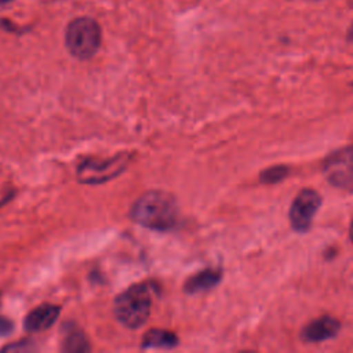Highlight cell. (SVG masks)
Returning <instances> with one entry per match:
<instances>
[{"label":"cell","mask_w":353,"mask_h":353,"mask_svg":"<svg viewBox=\"0 0 353 353\" xmlns=\"http://www.w3.org/2000/svg\"><path fill=\"white\" fill-rule=\"evenodd\" d=\"M131 218L148 229L170 230L178 222V205L171 194L150 190L134 203Z\"/></svg>","instance_id":"6da1fadb"},{"label":"cell","mask_w":353,"mask_h":353,"mask_svg":"<svg viewBox=\"0 0 353 353\" xmlns=\"http://www.w3.org/2000/svg\"><path fill=\"white\" fill-rule=\"evenodd\" d=\"M152 295L148 284H135L114 299V316L128 328H139L150 314Z\"/></svg>","instance_id":"7a4b0ae2"},{"label":"cell","mask_w":353,"mask_h":353,"mask_svg":"<svg viewBox=\"0 0 353 353\" xmlns=\"http://www.w3.org/2000/svg\"><path fill=\"white\" fill-rule=\"evenodd\" d=\"M65 44L69 52L79 59L91 58L101 46V28L88 17L73 19L65 33Z\"/></svg>","instance_id":"3957f363"},{"label":"cell","mask_w":353,"mask_h":353,"mask_svg":"<svg viewBox=\"0 0 353 353\" xmlns=\"http://www.w3.org/2000/svg\"><path fill=\"white\" fill-rule=\"evenodd\" d=\"M130 160V156L125 153H120L113 159L98 160V159H87L77 167V178L83 183L97 185L103 183L124 171Z\"/></svg>","instance_id":"277c9868"},{"label":"cell","mask_w":353,"mask_h":353,"mask_svg":"<svg viewBox=\"0 0 353 353\" xmlns=\"http://www.w3.org/2000/svg\"><path fill=\"white\" fill-rule=\"evenodd\" d=\"M323 172L335 188L353 192V146L331 153L324 161Z\"/></svg>","instance_id":"5b68a950"},{"label":"cell","mask_w":353,"mask_h":353,"mask_svg":"<svg viewBox=\"0 0 353 353\" xmlns=\"http://www.w3.org/2000/svg\"><path fill=\"white\" fill-rule=\"evenodd\" d=\"M321 205V196L313 189H303L294 199L290 208V222L296 232H306Z\"/></svg>","instance_id":"8992f818"},{"label":"cell","mask_w":353,"mask_h":353,"mask_svg":"<svg viewBox=\"0 0 353 353\" xmlns=\"http://www.w3.org/2000/svg\"><path fill=\"white\" fill-rule=\"evenodd\" d=\"M341 328L338 319L332 316H321L310 321L302 331V338L307 342H321L334 338Z\"/></svg>","instance_id":"52a82bcc"},{"label":"cell","mask_w":353,"mask_h":353,"mask_svg":"<svg viewBox=\"0 0 353 353\" xmlns=\"http://www.w3.org/2000/svg\"><path fill=\"white\" fill-rule=\"evenodd\" d=\"M61 307L52 303H43L34 307L25 319V328L28 331L39 332L50 328L58 319Z\"/></svg>","instance_id":"ba28073f"},{"label":"cell","mask_w":353,"mask_h":353,"mask_svg":"<svg viewBox=\"0 0 353 353\" xmlns=\"http://www.w3.org/2000/svg\"><path fill=\"white\" fill-rule=\"evenodd\" d=\"M221 280V273L216 270H203L192 277H189L185 283V290L188 292H199L208 288L215 287Z\"/></svg>","instance_id":"9c48e42d"},{"label":"cell","mask_w":353,"mask_h":353,"mask_svg":"<svg viewBox=\"0 0 353 353\" xmlns=\"http://www.w3.org/2000/svg\"><path fill=\"white\" fill-rule=\"evenodd\" d=\"M62 338V349L66 352H87L90 349L87 338L77 327H65Z\"/></svg>","instance_id":"30bf717a"},{"label":"cell","mask_w":353,"mask_h":353,"mask_svg":"<svg viewBox=\"0 0 353 353\" xmlns=\"http://www.w3.org/2000/svg\"><path fill=\"white\" fill-rule=\"evenodd\" d=\"M176 343V336L165 330H150L142 341V346L145 347H172Z\"/></svg>","instance_id":"8fae6325"},{"label":"cell","mask_w":353,"mask_h":353,"mask_svg":"<svg viewBox=\"0 0 353 353\" xmlns=\"http://www.w3.org/2000/svg\"><path fill=\"white\" fill-rule=\"evenodd\" d=\"M287 172H288V168H285V167H272V168H268L266 171H263L262 172V175H261V179L263 181V182H277V181H280V179H283L285 175H287Z\"/></svg>","instance_id":"7c38bea8"},{"label":"cell","mask_w":353,"mask_h":353,"mask_svg":"<svg viewBox=\"0 0 353 353\" xmlns=\"http://www.w3.org/2000/svg\"><path fill=\"white\" fill-rule=\"evenodd\" d=\"M349 234H350V240H352V243H353V221H352V223H350V232H349Z\"/></svg>","instance_id":"4fadbf2b"},{"label":"cell","mask_w":353,"mask_h":353,"mask_svg":"<svg viewBox=\"0 0 353 353\" xmlns=\"http://www.w3.org/2000/svg\"><path fill=\"white\" fill-rule=\"evenodd\" d=\"M8 1H11V0H0V4H6V3H8Z\"/></svg>","instance_id":"5bb4252c"}]
</instances>
